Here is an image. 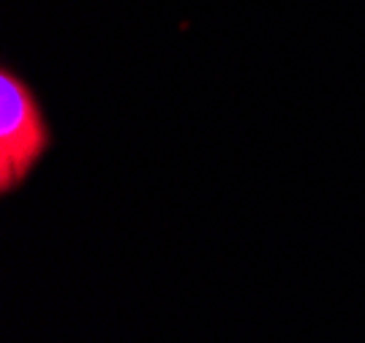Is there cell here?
I'll return each instance as SVG.
<instances>
[{"label":"cell","instance_id":"1","mask_svg":"<svg viewBox=\"0 0 365 343\" xmlns=\"http://www.w3.org/2000/svg\"><path fill=\"white\" fill-rule=\"evenodd\" d=\"M52 148V126L36 90L9 63L0 68V191L11 194Z\"/></svg>","mask_w":365,"mask_h":343}]
</instances>
